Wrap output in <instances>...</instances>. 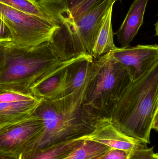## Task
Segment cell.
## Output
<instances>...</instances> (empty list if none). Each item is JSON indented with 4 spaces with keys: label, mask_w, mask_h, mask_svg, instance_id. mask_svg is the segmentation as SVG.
Segmentation results:
<instances>
[{
    "label": "cell",
    "mask_w": 158,
    "mask_h": 159,
    "mask_svg": "<svg viewBox=\"0 0 158 159\" xmlns=\"http://www.w3.org/2000/svg\"><path fill=\"white\" fill-rule=\"evenodd\" d=\"M87 136L61 142L45 148L28 151L20 155L19 158V159H64L86 140Z\"/></svg>",
    "instance_id": "cell-14"
},
{
    "label": "cell",
    "mask_w": 158,
    "mask_h": 159,
    "mask_svg": "<svg viewBox=\"0 0 158 159\" xmlns=\"http://www.w3.org/2000/svg\"><path fill=\"white\" fill-rule=\"evenodd\" d=\"M0 18L10 30L11 43L24 46H36L49 42L56 29L60 26L1 3Z\"/></svg>",
    "instance_id": "cell-5"
},
{
    "label": "cell",
    "mask_w": 158,
    "mask_h": 159,
    "mask_svg": "<svg viewBox=\"0 0 158 159\" xmlns=\"http://www.w3.org/2000/svg\"><path fill=\"white\" fill-rule=\"evenodd\" d=\"M12 40V35L9 29L0 18V43H10Z\"/></svg>",
    "instance_id": "cell-22"
},
{
    "label": "cell",
    "mask_w": 158,
    "mask_h": 159,
    "mask_svg": "<svg viewBox=\"0 0 158 159\" xmlns=\"http://www.w3.org/2000/svg\"><path fill=\"white\" fill-rule=\"evenodd\" d=\"M62 61L49 42L36 46L16 45L8 43L0 74V89L24 93L55 70Z\"/></svg>",
    "instance_id": "cell-3"
},
{
    "label": "cell",
    "mask_w": 158,
    "mask_h": 159,
    "mask_svg": "<svg viewBox=\"0 0 158 159\" xmlns=\"http://www.w3.org/2000/svg\"><path fill=\"white\" fill-rule=\"evenodd\" d=\"M158 115V63L124 91L110 116L111 124L122 133L150 143L152 122Z\"/></svg>",
    "instance_id": "cell-2"
},
{
    "label": "cell",
    "mask_w": 158,
    "mask_h": 159,
    "mask_svg": "<svg viewBox=\"0 0 158 159\" xmlns=\"http://www.w3.org/2000/svg\"><path fill=\"white\" fill-rule=\"evenodd\" d=\"M155 154L154 147L148 148L143 143L130 152L128 159H153Z\"/></svg>",
    "instance_id": "cell-20"
},
{
    "label": "cell",
    "mask_w": 158,
    "mask_h": 159,
    "mask_svg": "<svg viewBox=\"0 0 158 159\" xmlns=\"http://www.w3.org/2000/svg\"><path fill=\"white\" fill-rule=\"evenodd\" d=\"M130 153L124 150L111 148L101 159H128Z\"/></svg>",
    "instance_id": "cell-21"
},
{
    "label": "cell",
    "mask_w": 158,
    "mask_h": 159,
    "mask_svg": "<svg viewBox=\"0 0 158 159\" xmlns=\"http://www.w3.org/2000/svg\"><path fill=\"white\" fill-rule=\"evenodd\" d=\"M113 7H111L104 19L103 25L92 52L93 58H96L114 50L117 47L114 44V33L111 23Z\"/></svg>",
    "instance_id": "cell-16"
},
{
    "label": "cell",
    "mask_w": 158,
    "mask_h": 159,
    "mask_svg": "<svg viewBox=\"0 0 158 159\" xmlns=\"http://www.w3.org/2000/svg\"><path fill=\"white\" fill-rule=\"evenodd\" d=\"M132 81L128 70L111 52L93 58L87 77L83 105L94 116L109 120L120 98Z\"/></svg>",
    "instance_id": "cell-4"
},
{
    "label": "cell",
    "mask_w": 158,
    "mask_h": 159,
    "mask_svg": "<svg viewBox=\"0 0 158 159\" xmlns=\"http://www.w3.org/2000/svg\"><path fill=\"white\" fill-rule=\"evenodd\" d=\"M111 148L92 140H85L64 159H91L105 154Z\"/></svg>",
    "instance_id": "cell-18"
},
{
    "label": "cell",
    "mask_w": 158,
    "mask_h": 159,
    "mask_svg": "<svg viewBox=\"0 0 158 159\" xmlns=\"http://www.w3.org/2000/svg\"><path fill=\"white\" fill-rule=\"evenodd\" d=\"M148 0H135L123 23L115 33L122 48L130 46L143 22L144 16Z\"/></svg>",
    "instance_id": "cell-12"
},
{
    "label": "cell",
    "mask_w": 158,
    "mask_h": 159,
    "mask_svg": "<svg viewBox=\"0 0 158 159\" xmlns=\"http://www.w3.org/2000/svg\"><path fill=\"white\" fill-rule=\"evenodd\" d=\"M93 61L92 57L86 55L71 59L66 67L65 89L60 97L72 93L85 83Z\"/></svg>",
    "instance_id": "cell-13"
},
{
    "label": "cell",
    "mask_w": 158,
    "mask_h": 159,
    "mask_svg": "<svg viewBox=\"0 0 158 159\" xmlns=\"http://www.w3.org/2000/svg\"><path fill=\"white\" fill-rule=\"evenodd\" d=\"M152 129L155 130L157 132L158 130V115H157L155 117L154 119L153 120L152 122V127H151Z\"/></svg>",
    "instance_id": "cell-24"
},
{
    "label": "cell",
    "mask_w": 158,
    "mask_h": 159,
    "mask_svg": "<svg viewBox=\"0 0 158 159\" xmlns=\"http://www.w3.org/2000/svg\"><path fill=\"white\" fill-rule=\"evenodd\" d=\"M67 16L74 24L83 17L96 9L108 0H66Z\"/></svg>",
    "instance_id": "cell-17"
},
{
    "label": "cell",
    "mask_w": 158,
    "mask_h": 159,
    "mask_svg": "<svg viewBox=\"0 0 158 159\" xmlns=\"http://www.w3.org/2000/svg\"><path fill=\"white\" fill-rule=\"evenodd\" d=\"M118 1L121 2V0H108L74 24L70 22L74 52L77 57L83 55L92 57L105 16L109 8Z\"/></svg>",
    "instance_id": "cell-7"
},
{
    "label": "cell",
    "mask_w": 158,
    "mask_h": 159,
    "mask_svg": "<svg viewBox=\"0 0 158 159\" xmlns=\"http://www.w3.org/2000/svg\"><path fill=\"white\" fill-rule=\"evenodd\" d=\"M18 159H19V158H18Z\"/></svg>",
    "instance_id": "cell-27"
},
{
    "label": "cell",
    "mask_w": 158,
    "mask_h": 159,
    "mask_svg": "<svg viewBox=\"0 0 158 159\" xmlns=\"http://www.w3.org/2000/svg\"><path fill=\"white\" fill-rule=\"evenodd\" d=\"M71 59L64 61L55 70L31 88V93L39 99L51 100L61 97L65 89L66 67Z\"/></svg>",
    "instance_id": "cell-11"
},
{
    "label": "cell",
    "mask_w": 158,
    "mask_h": 159,
    "mask_svg": "<svg viewBox=\"0 0 158 159\" xmlns=\"http://www.w3.org/2000/svg\"><path fill=\"white\" fill-rule=\"evenodd\" d=\"M86 140L95 141L110 148L130 153L144 143L122 133L109 120H105L99 124L87 136Z\"/></svg>",
    "instance_id": "cell-10"
},
{
    "label": "cell",
    "mask_w": 158,
    "mask_h": 159,
    "mask_svg": "<svg viewBox=\"0 0 158 159\" xmlns=\"http://www.w3.org/2000/svg\"><path fill=\"white\" fill-rule=\"evenodd\" d=\"M105 154H103V155H100V156H98V157H96L93 158L91 159H101L102 158V157H103Z\"/></svg>",
    "instance_id": "cell-25"
},
{
    "label": "cell",
    "mask_w": 158,
    "mask_h": 159,
    "mask_svg": "<svg viewBox=\"0 0 158 159\" xmlns=\"http://www.w3.org/2000/svg\"><path fill=\"white\" fill-rule=\"evenodd\" d=\"M0 3L27 14L39 17L59 26L68 19L66 15L49 12L29 0H0Z\"/></svg>",
    "instance_id": "cell-15"
},
{
    "label": "cell",
    "mask_w": 158,
    "mask_h": 159,
    "mask_svg": "<svg viewBox=\"0 0 158 159\" xmlns=\"http://www.w3.org/2000/svg\"><path fill=\"white\" fill-rule=\"evenodd\" d=\"M111 52L113 57L127 69L133 81L141 78L158 63L157 44L117 47Z\"/></svg>",
    "instance_id": "cell-8"
},
{
    "label": "cell",
    "mask_w": 158,
    "mask_h": 159,
    "mask_svg": "<svg viewBox=\"0 0 158 159\" xmlns=\"http://www.w3.org/2000/svg\"><path fill=\"white\" fill-rule=\"evenodd\" d=\"M8 43H0V74L4 62L6 50Z\"/></svg>",
    "instance_id": "cell-23"
},
{
    "label": "cell",
    "mask_w": 158,
    "mask_h": 159,
    "mask_svg": "<svg viewBox=\"0 0 158 159\" xmlns=\"http://www.w3.org/2000/svg\"><path fill=\"white\" fill-rule=\"evenodd\" d=\"M44 9L58 14L66 15L67 8L66 0H29Z\"/></svg>",
    "instance_id": "cell-19"
},
{
    "label": "cell",
    "mask_w": 158,
    "mask_h": 159,
    "mask_svg": "<svg viewBox=\"0 0 158 159\" xmlns=\"http://www.w3.org/2000/svg\"><path fill=\"white\" fill-rule=\"evenodd\" d=\"M87 80L68 95L53 100L41 99L32 115L42 120L43 131L24 153L85 137L106 120L93 115L83 105Z\"/></svg>",
    "instance_id": "cell-1"
},
{
    "label": "cell",
    "mask_w": 158,
    "mask_h": 159,
    "mask_svg": "<svg viewBox=\"0 0 158 159\" xmlns=\"http://www.w3.org/2000/svg\"><path fill=\"white\" fill-rule=\"evenodd\" d=\"M41 100L31 93L0 89V128L32 116Z\"/></svg>",
    "instance_id": "cell-9"
},
{
    "label": "cell",
    "mask_w": 158,
    "mask_h": 159,
    "mask_svg": "<svg viewBox=\"0 0 158 159\" xmlns=\"http://www.w3.org/2000/svg\"><path fill=\"white\" fill-rule=\"evenodd\" d=\"M42 120L32 115L0 128V158L18 159L43 131Z\"/></svg>",
    "instance_id": "cell-6"
},
{
    "label": "cell",
    "mask_w": 158,
    "mask_h": 159,
    "mask_svg": "<svg viewBox=\"0 0 158 159\" xmlns=\"http://www.w3.org/2000/svg\"><path fill=\"white\" fill-rule=\"evenodd\" d=\"M153 159H158V155L157 153H156L155 157H154Z\"/></svg>",
    "instance_id": "cell-26"
}]
</instances>
